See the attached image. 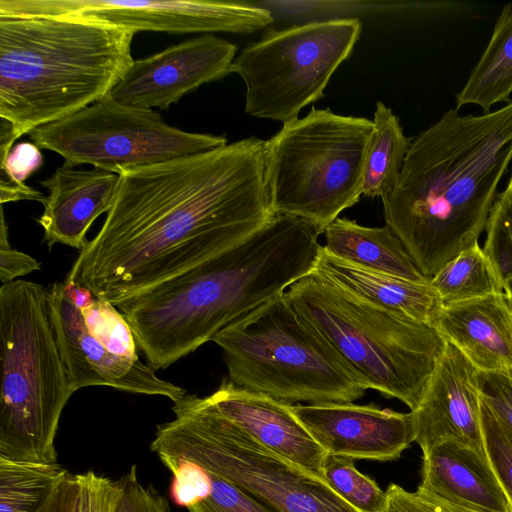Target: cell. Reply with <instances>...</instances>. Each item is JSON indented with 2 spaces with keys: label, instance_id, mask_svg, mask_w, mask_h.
<instances>
[{
  "label": "cell",
  "instance_id": "obj_41",
  "mask_svg": "<svg viewBox=\"0 0 512 512\" xmlns=\"http://www.w3.org/2000/svg\"><path fill=\"white\" fill-rule=\"evenodd\" d=\"M433 512H476L457 504L443 500L420 488L416 491Z\"/></svg>",
  "mask_w": 512,
  "mask_h": 512
},
{
  "label": "cell",
  "instance_id": "obj_42",
  "mask_svg": "<svg viewBox=\"0 0 512 512\" xmlns=\"http://www.w3.org/2000/svg\"><path fill=\"white\" fill-rule=\"evenodd\" d=\"M510 307L512 309V295H507Z\"/></svg>",
  "mask_w": 512,
  "mask_h": 512
},
{
  "label": "cell",
  "instance_id": "obj_2",
  "mask_svg": "<svg viewBox=\"0 0 512 512\" xmlns=\"http://www.w3.org/2000/svg\"><path fill=\"white\" fill-rule=\"evenodd\" d=\"M511 161L512 101L481 115L451 109L412 140L384 219L429 281L478 243Z\"/></svg>",
  "mask_w": 512,
  "mask_h": 512
},
{
  "label": "cell",
  "instance_id": "obj_40",
  "mask_svg": "<svg viewBox=\"0 0 512 512\" xmlns=\"http://www.w3.org/2000/svg\"><path fill=\"white\" fill-rule=\"evenodd\" d=\"M62 283L64 293L79 310L86 308L95 302L96 297L85 286L78 285L74 282L66 280H64Z\"/></svg>",
  "mask_w": 512,
  "mask_h": 512
},
{
  "label": "cell",
  "instance_id": "obj_9",
  "mask_svg": "<svg viewBox=\"0 0 512 512\" xmlns=\"http://www.w3.org/2000/svg\"><path fill=\"white\" fill-rule=\"evenodd\" d=\"M372 120L315 109L284 123L265 145L274 214L300 218L318 234L362 195Z\"/></svg>",
  "mask_w": 512,
  "mask_h": 512
},
{
  "label": "cell",
  "instance_id": "obj_14",
  "mask_svg": "<svg viewBox=\"0 0 512 512\" xmlns=\"http://www.w3.org/2000/svg\"><path fill=\"white\" fill-rule=\"evenodd\" d=\"M291 410L327 455L392 461L416 438L411 411L353 402L291 405Z\"/></svg>",
  "mask_w": 512,
  "mask_h": 512
},
{
  "label": "cell",
  "instance_id": "obj_34",
  "mask_svg": "<svg viewBox=\"0 0 512 512\" xmlns=\"http://www.w3.org/2000/svg\"><path fill=\"white\" fill-rule=\"evenodd\" d=\"M122 492L113 512H172L167 499L152 485L144 486L136 466L119 479Z\"/></svg>",
  "mask_w": 512,
  "mask_h": 512
},
{
  "label": "cell",
  "instance_id": "obj_33",
  "mask_svg": "<svg viewBox=\"0 0 512 512\" xmlns=\"http://www.w3.org/2000/svg\"><path fill=\"white\" fill-rule=\"evenodd\" d=\"M173 474L171 495L175 503L187 509L206 499L212 490V477L199 465L181 460L168 468Z\"/></svg>",
  "mask_w": 512,
  "mask_h": 512
},
{
  "label": "cell",
  "instance_id": "obj_30",
  "mask_svg": "<svg viewBox=\"0 0 512 512\" xmlns=\"http://www.w3.org/2000/svg\"><path fill=\"white\" fill-rule=\"evenodd\" d=\"M80 311L90 334L110 352L139 359L132 330L115 305L105 299L96 298L92 305Z\"/></svg>",
  "mask_w": 512,
  "mask_h": 512
},
{
  "label": "cell",
  "instance_id": "obj_38",
  "mask_svg": "<svg viewBox=\"0 0 512 512\" xmlns=\"http://www.w3.org/2000/svg\"><path fill=\"white\" fill-rule=\"evenodd\" d=\"M383 512H433L420 495L409 492L397 484H390L385 491Z\"/></svg>",
  "mask_w": 512,
  "mask_h": 512
},
{
  "label": "cell",
  "instance_id": "obj_36",
  "mask_svg": "<svg viewBox=\"0 0 512 512\" xmlns=\"http://www.w3.org/2000/svg\"><path fill=\"white\" fill-rule=\"evenodd\" d=\"M481 397L494 414L512 431V370L480 372Z\"/></svg>",
  "mask_w": 512,
  "mask_h": 512
},
{
  "label": "cell",
  "instance_id": "obj_1",
  "mask_svg": "<svg viewBox=\"0 0 512 512\" xmlns=\"http://www.w3.org/2000/svg\"><path fill=\"white\" fill-rule=\"evenodd\" d=\"M266 141L122 172L110 210L65 280L117 306L246 239L275 215Z\"/></svg>",
  "mask_w": 512,
  "mask_h": 512
},
{
  "label": "cell",
  "instance_id": "obj_18",
  "mask_svg": "<svg viewBox=\"0 0 512 512\" xmlns=\"http://www.w3.org/2000/svg\"><path fill=\"white\" fill-rule=\"evenodd\" d=\"M119 180V174L100 168L84 170L63 164L40 181L49 193L36 221L44 230L49 248L58 243L82 250L92 223L110 210Z\"/></svg>",
  "mask_w": 512,
  "mask_h": 512
},
{
  "label": "cell",
  "instance_id": "obj_3",
  "mask_svg": "<svg viewBox=\"0 0 512 512\" xmlns=\"http://www.w3.org/2000/svg\"><path fill=\"white\" fill-rule=\"evenodd\" d=\"M318 236L308 222L275 214L241 242L116 307L148 365L165 369L312 273Z\"/></svg>",
  "mask_w": 512,
  "mask_h": 512
},
{
  "label": "cell",
  "instance_id": "obj_16",
  "mask_svg": "<svg viewBox=\"0 0 512 512\" xmlns=\"http://www.w3.org/2000/svg\"><path fill=\"white\" fill-rule=\"evenodd\" d=\"M50 290L55 323L74 391L89 386H108L167 397L173 403L187 395L185 389L161 379L140 359L114 354L95 339L81 311L64 293L62 282H55Z\"/></svg>",
  "mask_w": 512,
  "mask_h": 512
},
{
  "label": "cell",
  "instance_id": "obj_43",
  "mask_svg": "<svg viewBox=\"0 0 512 512\" xmlns=\"http://www.w3.org/2000/svg\"><path fill=\"white\" fill-rule=\"evenodd\" d=\"M509 181L512 183V175H511V177H510Z\"/></svg>",
  "mask_w": 512,
  "mask_h": 512
},
{
  "label": "cell",
  "instance_id": "obj_4",
  "mask_svg": "<svg viewBox=\"0 0 512 512\" xmlns=\"http://www.w3.org/2000/svg\"><path fill=\"white\" fill-rule=\"evenodd\" d=\"M135 32L80 15L0 14V151L106 97Z\"/></svg>",
  "mask_w": 512,
  "mask_h": 512
},
{
  "label": "cell",
  "instance_id": "obj_32",
  "mask_svg": "<svg viewBox=\"0 0 512 512\" xmlns=\"http://www.w3.org/2000/svg\"><path fill=\"white\" fill-rule=\"evenodd\" d=\"M210 495L188 508L189 512H279L236 486L214 476Z\"/></svg>",
  "mask_w": 512,
  "mask_h": 512
},
{
  "label": "cell",
  "instance_id": "obj_21",
  "mask_svg": "<svg viewBox=\"0 0 512 512\" xmlns=\"http://www.w3.org/2000/svg\"><path fill=\"white\" fill-rule=\"evenodd\" d=\"M312 273L361 300L432 326L442 308L430 282H415L354 265L333 256L323 246Z\"/></svg>",
  "mask_w": 512,
  "mask_h": 512
},
{
  "label": "cell",
  "instance_id": "obj_11",
  "mask_svg": "<svg viewBox=\"0 0 512 512\" xmlns=\"http://www.w3.org/2000/svg\"><path fill=\"white\" fill-rule=\"evenodd\" d=\"M28 135L40 149L62 156L68 167L90 164L116 174L227 144L224 136L180 130L153 109L107 96Z\"/></svg>",
  "mask_w": 512,
  "mask_h": 512
},
{
  "label": "cell",
  "instance_id": "obj_28",
  "mask_svg": "<svg viewBox=\"0 0 512 512\" xmlns=\"http://www.w3.org/2000/svg\"><path fill=\"white\" fill-rule=\"evenodd\" d=\"M324 481L344 501L359 512H383L386 494L370 477L361 473L354 460L327 455Z\"/></svg>",
  "mask_w": 512,
  "mask_h": 512
},
{
  "label": "cell",
  "instance_id": "obj_7",
  "mask_svg": "<svg viewBox=\"0 0 512 512\" xmlns=\"http://www.w3.org/2000/svg\"><path fill=\"white\" fill-rule=\"evenodd\" d=\"M212 341L222 350L228 382L287 404L350 403L368 390L298 316L285 293L235 320Z\"/></svg>",
  "mask_w": 512,
  "mask_h": 512
},
{
  "label": "cell",
  "instance_id": "obj_20",
  "mask_svg": "<svg viewBox=\"0 0 512 512\" xmlns=\"http://www.w3.org/2000/svg\"><path fill=\"white\" fill-rule=\"evenodd\" d=\"M418 488L476 512H512L488 457L453 442L422 452Z\"/></svg>",
  "mask_w": 512,
  "mask_h": 512
},
{
  "label": "cell",
  "instance_id": "obj_24",
  "mask_svg": "<svg viewBox=\"0 0 512 512\" xmlns=\"http://www.w3.org/2000/svg\"><path fill=\"white\" fill-rule=\"evenodd\" d=\"M372 121L362 195L383 199L394 188L413 139L404 135L398 117L383 102L376 103Z\"/></svg>",
  "mask_w": 512,
  "mask_h": 512
},
{
  "label": "cell",
  "instance_id": "obj_12",
  "mask_svg": "<svg viewBox=\"0 0 512 512\" xmlns=\"http://www.w3.org/2000/svg\"><path fill=\"white\" fill-rule=\"evenodd\" d=\"M0 14H80L135 33L250 34L273 22L268 9L234 1L0 0Z\"/></svg>",
  "mask_w": 512,
  "mask_h": 512
},
{
  "label": "cell",
  "instance_id": "obj_31",
  "mask_svg": "<svg viewBox=\"0 0 512 512\" xmlns=\"http://www.w3.org/2000/svg\"><path fill=\"white\" fill-rule=\"evenodd\" d=\"M481 425L489 463L512 508V431L494 414L483 399H481Z\"/></svg>",
  "mask_w": 512,
  "mask_h": 512
},
{
  "label": "cell",
  "instance_id": "obj_26",
  "mask_svg": "<svg viewBox=\"0 0 512 512\" xmlns=\"http://www.w3.org/2000/svg\"><path fill=\"white\" fill-rule=\"evenodd\" d=\"M430 284L442 306L505 293L496 267L478 243L447 262Z\"/></svg>",
  "mask_w": 512,
  "mask_h": 512
},
{
  "label": "cell",
  "instance_id": "obj_29",
  "mask_svg": "<svg viewBox=\"0 0 512 512\" xmlns=\"http://www.w3.org/2000/svg\"><path fill=\"white\" fill-rule=\"evenodd\" d=\"M483 251L496 267L506 295H512V183L496 197L485 227Z\"/></svg>",
  "mask_w": 512,
  "mask_h": 512
},
{
  "label": "cell",
  "instance_id": "obj_23",
  "mask_svg": "<svg viewBox=\"0 0 512 512\" xmlns=\"http://www.w3.org/2000/svg\"><path fill=\"white\" fill-rule=\"evenodd\" d=\"M512 93V3L502 9L480 60L456 97V110L474 104L484 113Z\"/></svg>",
  "mask_w": 512,
  "mask_h": 512
},
{
  "label": "cell",
  "instance_id": "obj_8",
  "mask_svg": "<svg viewBox=\"0 0 512 512\" xmlns=\"http://www.w3.org/2000/svg\"><path fill=\"white\" fill-rule=\"evenodd\" d=\"M172 410L175 418L157 426L151 443L167 468L191 461L279 512H359L325 481L220 414L207 397L187 394Z\"/></svg>",
  "mask_w": 512,
  "mask_h": 512
},
{
  "label": "cell",
  "instance_id": "obj_17",
  "mask_svg": "<svg viewBox=\"0 0 512 512\" xmlns=\"http://www.w3.org/2000/svg\"><path fill=\"white\" fill-rule=\"evenodd\" d=\"M207 399L260 444L324 481L327 453L294 415L291 404L237 388L228 380Z\"/></svg>",
  "mask_w": 512,
  "mask_h": 512
},
{
  "label": "cell",
  "instance_id": "obj_22",
  "mask_svg": "<svg viewBox=\"0 0 512 512\" xmlns=\"http://www.w3.org/2000/svg\"><path fill=\"white\" fill-rule=\"evenodd\" d=\"M324 249L354 265L415 282H430L386 225L366 227L337 218L324 231Z\"/></svg>",
  "mask_w": 512,
  "mask_h": 512
},
{
  "label": "cell",
  "instance_id": "obj_19",
  "mask_svg": "<svg viewBox=\"0 0 512 512\" xmlns=\"http://www.w3.org/2000/svg\"><path fill=\"white\" fill-rule=\"evenodd\" d=\"M433 327L480 372L512 370V309L505 293L442 306Z\"/></svg>",
  "mask_w": 512,
  "mask_h": 512
},
{
  "label": "cell",
  "instance_id": "obj_10",
  "mask_svg": "<svg viewBox=\"0 0 512 512\" xmlns=\"http://www.w3.org/2000/svg\"><path fill=\"white\" fill-rule=\"evenodd\" d=\"M362 30L341 18L270 30L244 48L232 64L245 83V112L287 123L324 97L330 78L353 51Z\"/></svg>",
  "mask_w": 512,
  "mask_h": 512
},
{
  "label": "cell",
  "instance_id": "obj_5",
  "mask_svg": "<svg viewBox=\"0 0 512 512\" xmlns=\"http://www.w3.org/2000/svg\"><path fill=\"white\" fill-rule=\"evenodd\" d=\"M0 457L56 463L61 414L75 392L50 288L15 280L0 288Z\"/></svg>",
  "mask_w": 512,
  "mask_h": 512
},
{
  "label": "cell",
  "instance_id": "obj_13",
  "mask_svg": "<svg viewBox=\"0 0 512 512\" xmlns=\"http://www.w3.org/2000/svg\"><path fill=\"white\" fill-rule=\"evenodd\" d=\"M237 46L212 34L134 60L107 97L142 109H168L199 86L232 73Z\"/></svg>",
  "mask_w": 512,
  "mask_h": 512
},
{
  "label": "cell",
  "instance_id": "obj_6",
  "mask_svg": "<svg viewBox=\"0 0 512 512\" xmlns=\"http://www.w3.org/2000/svg\"><path fill=\"white\" fill-rule=\"evenodd\" d=\"M285 297L367 389L411 411L419 406L446 346L435 327L352 296L314 273L292 284Z\"/></svg>",
  "mask_w": 512,
  "mask_h": 512
},
{
  "label": "cell",
  "instance_id": "obj_15",
  "mask_svg": "<svg viewBox=\"0 0 512 512\" xmlns=\"http://www.w3.org/2000/svg\"><path fill=\"white\" fill-rule=\"evenodd\" d=\"M479 370L451 343L428 381L414 416L415 442L423 451L453 442L486 456L481 425Z\"/></svg>",
  "mask_w": 512,
  "mask_h": 512
},
{
  "label": "cell",
  "instance_id": "obj_25",
  "mask_svg": "<svg viewBox=\"0 0 512 512\" xmlns=\"http://www.w3.org/2000/svg\"><path fill=\"white\" fill-rule=\"evenodd\" d=\"M68 471L56 463L0 457V512H46Z\"/></svg>",
  "mask_w": 512,
  "mask_h": 512
},
{
  "label": "cell",
  "instance_id": "obj_39",
  "mask_svg": "<svg viewBox=\"0 0 512 512\" xmlns=\"http://www.w3.org/2000/svg\"><path fill=\"white\" fill-rule=\"evenodd\" d=\"M45 195L39 190L30 187L26 184L21 185H0V203L20 201V200H33L43 202Z\"/></svg>",
  "mask_w": 512,
  "mask_h": 512
},
{
  "label": "cell",
  "instance_id": "obj_37",
  "mask_svg": "<svg viewBox=\"0 0 512 512\" xmlns=\"http://www.w3.org/2000/svg\"><path fill=\"white\" fill-rule=\"evenodd\" d=\"M40 269L41 263L39 261L29 254L11 247L2 208L0 229V281L2 285L11 283L17 277L25 276Z\"/></svg>",
  "mask_w": 512,
  "mask_h": 512
},
{
  "label": "cell",
  "instance_id": "obj_35",
  "mask_svg": "<svg viewBox=\"0 0 512 512\" xmlns=\"http://www.w3.org/2000/svg\"><path fill=\"white\" fill-rule=\"evenodd\" d=\"M41 149L33 142H20L0 156V185H21L43 165Z\"/></svg>",
  "mask_w": 512,
  "mask_h": 512
},
{
  "label": "cell",
  "instance_id": "obj_27",
  "mask_svg": "<svg viewBox=\"0 0 512 512\" xmlns=\"http://www.w3.org/2000/svg\"><path fill=\"white\" fill-rule=\"evenodd\" d=\"M121 492L119 480L93 471L69 472L56 488L46 512H113Z\"/></svg>",
  "mask_w": 512,
  "mask_h": 512
}]
</instances>
